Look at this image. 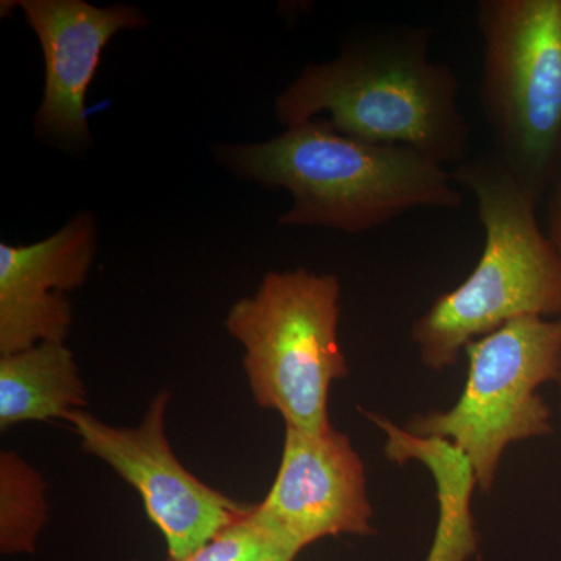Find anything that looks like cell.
Here are the masks:
<instances>
[{
    "label": "cell",
    "mask_w": 561,
    "mask_h": 561,
    "mask_svg": "<svg viewBox=\"0 0 561 561\" xmlns=\"http://www.w3.org/2000/svg\"><path fill=\"white\" fill-rule=\"evenodd\" d=\"M432 31L416 25L373 27L337 58L302 69L275 102L287 128L330 113L335 130L379 146L409 147L442 165L470 154L460 110V81L430 58Z\"/></svg>",
    "instance_id": "obj_1"
},
{
    "label": "cell",
    "mask_w": 561,
    "mask_h": 561,
    "mask_svg": "<svg viewBox=\"0 0 561 561\" xmlns=\"http://www.w3.org/2000/svg\"><path fill=\"white\" fill-rule=\"evenodd\" d=\"M224 160L243 179L290 192L287 227L359 234L412 209H459L453 173L420 151L350 138L328 119L287 128L278 138L230 147Z\"/></svg>",
    "instance_id": "obj_2"
},
{
    "label": "cell",
    "mask_w": 561,
    "mask_h": 561,
    "mask_svg": "<svg viewBox=\"0 0 561 561\" xmlns=\"http://www.w3.org/2000/svg\"><path fill=\"white\" fill-rule=\"evenodd\" d=\"M451 173L474 195L485 243L468 278L413 323V345L432 371L453 367L471 342L513 320L561 316V257L538 221L540 198L494 150Z\"/></svg>",
    "instance_id": "obj_3"
},
{
    "label": "cell",
    "mask_w": 561,
    "mask_h": 561,
    "mask_svg": "<svg viewBox=\"0 0 561 561\" xmlns=\"http://www.w3.org/2000/svg\"><path fill=\"white\" fill-rule=\"evenodd\" d=\"M341 283L300 268L268 272L256 295L228 313L227 330L243 346L253 400L283 416L286 427H331L332 383L348 376L337 337Z\"/></svg>",
    "instance_id": "obj_4"
},
{
    "label": "cell",
    "mask_w": 561,
    "mask_h": 561,
    "mask_svg": "<svg viewBox=\"0 0 561 561\" xmlns=\"http://www.w3.org/2000/svg\"><path fill=\"white\" fill-rule=\"evenodd\" d=\"M478 27L493 150L541 202L561 154V0H482Z\"/></svg>",
    "instance_id": "obj_5"
},
{
    "label": "cell",
    "mask_w": 561,
    "mask_h": 561,
    "mask_svg": "<svg viewBox=\"0 0 561 561\" xmlns=\"http://www.w3.org/2000/svg\"><path fill=\"white\" fill-rule=\"evenodd\" d=\"M463 354L468 371L459 400L413 416L405 430L459 446L479 489L490 493L512 445L552 432L551 409L538 391L561 376V316L513 320Z\"/></svg>",
    "instance_id": "obj_6"
},
{
    "label": "cell",
    "mask_w": 561,
    "mask_h": 561,
    "mask_svg": "<svg viewBox=\"0 0 561 561\" xmlns=\"http://www.w3.org/2000/svg\"><path fill=\"white\" fill-rule=\"evenodd\" d=\"M169 401L171 393H158L136 427L111 426L83 409L66 421L84 451L138 491L147 516L164 537L169 559L181 560L245 518L253 505L210 489L181 463L165 435Z\"/></svg>",
    "instance_id": "obj_7"
},
{
    "label": "cell",
    "mask_w": 561,
    "mask_h": 561,
    "mask_svg": "<svg viewBox=\"0 0 561 561\" xmlns=\"http://www.w3.org/2000/svg\"><path fill=\"white\" fill-rule=\"evenodd\" d=\"M373 518L365 465L348 435L334 426L320 432L286 427L275 481L250 512L280 559L294 561L321 538L370 537Z\"/></svg>",
    "instance_id": "obj_8"
},
{
    "label": "cell",
    "mask_w": 561,
    "mask_h": 561,
    "mask_svg": "<svg viewBox=\"0 0 561 561\" xmlns=\"http://www.w3.org/2000/svg\"><path fill=\"white\" fill-rule=\"evenodd\" d=\"M20 7L38 36L46 62L36 133L81 149L91 140L84 99L103 50L116 33L142 27L146 18L136 7L99 9L83 0H22Z\"/></svg>",
    "instance_id": "obj_9"
},
{
    "label": "cell",
    "mask_w": 561,
    "mask_h": 561,
    "mask_svg": "<svg viewBox=\"0 0 561 561\" xmlns=\"http://www.w3.org/2000/svg\"><path fill=\"white\" fill-rule=\"evenodd\" d=\"M98 247L95 220L80 214L32 245H0V356L65 343L73 311L66 291L83 286Z\"/></svg>",
    "instance_id": "obj_10"
},
{
    "label": "cell",
    "mask_w": 561,
    "mask_h": 561,
    "mask_svg": "<svg viewBox=\"0 0 561 561\" xmlns=\"http://www.w3.org/2000/svg\"><path fill=\"white\" fill-rule=\"evenodd\" d=\"M362 413L386 435L387 459L398 465L419 461L431 472L438 502V523L432 542L442 549L446 561L471 559L478 548L471 501L479 486L470 457L446 438L412 434L379 413Z\"/></svg>",
    "instance_id": "obj_11"
},
{
    "label": "cell",
    "mask_w": 561,
    "mask_h": 561,
    "mask_svg": "<svg viewBox=\"0 0 561 561\" xmlns=\"http://www.w3.org/2000/svg\"><path fill=\"white\" fill-rule=\"evenodd\" d=\"M87 404V387L65 343H41L0 356V430L27 421L66 420Z\"/></svg>",
    "instance_id": "obj_12"
},
{
    "label": "cell",
    "mask_w": 561,
    "mask_h": 561,
    "mask_svg": "<svg viewBox=\"0 0 561 561\" xmlns=\"http://www.w3.org/2000/svg\"><path fill=\"white\" fill-rule=\"evenodd\" d=\"M49 518L46 482L18 454H0V551L33 553Z\"/></svg>",
    "instance_id": "obj_13"
},
{
    "label": "cell",
    "mask_w": 561,
    "mask_h": 561,
    "mask_svg": "<svg viewBox=\"0 0 561 561\" xmlns=\"http://www.w3.org/2000/svg\"><path fill=\"white\" fill-rule=\"evenodd\" d=\"M168 561H283V559L271 541L251 523L249 513L241 522L232 524L208 545L203 546L201 551L192 553L186 559Z\"/></svg>",
    "instance_id": "obj_14"
},
{
    "label": "cell",
    "mask_w": 561,
    "mask_h": 561,
    "mask_svg": "<svg viewBox=\"0 0 561 561\" xmlns=\"http://www.w3.org/2000/svg\"><path fill=\"white\" fill-rule=\"evenodd\" d=\"M546 219H548L549 241L552 242L553 249L557 250L561 257V154L557 161L556 168L546 187Z\"/></svg>",
    "instance_id": "obj_15"
},
{
    "label": "cell",
    "mask_w": 561,
    "mask_h": 561,
    "mask_svg": "<svg viewBox=\"0 0 561 561\" xmlns=\"http://www.w3.org/2000/svg\"><path fill=\"white\" fill-rule=\"evenodd\" d=\"M426 561H440V557H438L437 553H434V551H430V553H427Z\"/></svg>",
    "instance_id": "obj_16"
},
{
    "label": "cell",
    "mask_w": 561,
    "mask_h": 561,
    "mask_svg": "<svg viewBox=\"0 0 561 561\" xmlns=\"http://www.w3.org/2000/svg\"><path fill=\"white\" fill-rule=\"evenodd\" d=\"M557 382H559V390H560V400H561V376H560V379H559V381H557Z\"/></svg>",
    "instance_id": "obj_17"
}]
</instances>
